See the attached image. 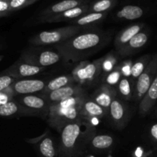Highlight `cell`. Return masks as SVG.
<instances>
[{"instance_id":"obj_1","label":"cell","mask_w":157,"mask_h":157,"mask_svg":"<svg viewBox=\"0 0 157 157\" xmlns=\"http://www.w3.org/2000/svg\"><path fill=\"white\" fill-rule=\"evenodd\" d=\"M58 131L61 135L60 150L64 156H73L90 144L95 128L90 121L81 117L64 124Z\"/></svg>"},{"instance_id":"obj_2","label":"cell","mask_w":157,"mask_h":157,"mask_svg":"<svg viewBox=\"0 0 157 157\" xmlns=\"http://www.w3.org/2000/svg\"><path fill=\"white\" fill-rule=\"evenodd\" d=\"M104 33L98 31H82L67 41L55 45V48L66 61H76L103 45Z\"/></svg>"},{"instance_id":"obj_3","label":"cell","mask_w":157,"mask_h":157,"mask_svg":"<svg viewBox=\"0 0 157 157\" xmlns=\"http://www.w3.org/2000/svg\"><path fill=\"white\" fill-rule=\"evenodd\" d=\"M83 31L81 27L71 25L61 29H53L52 31H44L34 35L29 41L35 46L58 44L67 41Z\"/></svg>"},{"instance_id":"obj_4","label":"cell","mask_w":157,"mask_h":157,"mask_svg":"<svg viewBox=\"0 0 157 157\" xmlns=\"http://www.w3.org/2000/svg\"><path fill=\"white\" fill-rule=\"evenodd\" d=\"M104 58L93 62L83 61L72 71V76L75 83L83 86H90L95 84L102 73V64Z\"/></svg>"},{"instance_id":"obj_5","label":"cell","mask_w":157,"mask_h":157,"mask_svg":"<svg viewBox=\"0 0 157 157\" xmlns=\"http://www.w3.org/2000/svg\"><path fill=\"white\" fill-rule=\"evenodd\" d=\"M81 117L80 107H61L56 104L51 105L48 114V121L50 126L58 130L64 124L77 121Z\"/></svg>"},{"instance_id":"obj_6","label":"cell","mask_w":157,"mask_h":157,"mask_svg":"<svg viewBox=\"0 0 157 157\" xmlns=\"http://www.w3.org/2000/svg\"><path fill=\"white\" fill-rule=\"evenodd\" d=\"M15 100L29 115L48 116L50 110V104L42 95H18Z\"/></svg>"},{"instance_id":"obj_7","label":"cell","mask_w":157,"mask_h":157,"mask_svg":"<svg viewBox=\"0 0 157 157\" xmlns=\"http://www.w3.org/2000/svg\"><path fill=\"white\" fill-rule=\"evenodd\" d=\"M157 75V54L153 55L144 71L135 83L134 97L136 101L140 102Z\"/></svg>"},{"instance_id":"obj_8","label":"cell","mask_w":157,"mask_h":157,"mask_svg":"<svg viewBox=\"0 0 157 157\" xmlns=\"http://www.w3.org/2000/svg\"><path fill=\"white\" fill-rule=\"evenodd\" d=\"M21 58L32 64L45 67L59 62L62 59V56L58 51L55 52L52 50H41L36 52L33 49V51L25 52L21 55Z\"/></svg>"},{"instance_id":"obj_9","label":"cell","mask_w":157,"mask_h":157,"mask_svg":"<svg viewBox=\"0 0 157 157\" xmlns=\"http://www.w3.org/2000/svg\"><path fill=\"white\" fill-rule=\"evenodd\" d=\"M47 83L40 79H17L10 88L14 95L35 94L42 92Z\"/></svg>"},{"instance_id":"obj_10","label":"cell","mask_w":157,"mask_h":157,"mask_svg":"<svg viewBox=\"0 0 157 157\" xmlns=\"http://www.w3.org/2000/svg\"><path fill=\"white\" fill-rule=\"evenodd\" d=\"M43 70L44 67L31 64L30 62L21 58L19 61L15 62L13 65L7 69L6 72L8 75L14 77L16 79H21L38 75L43 71Z\"/></svg>"},{"instance_id":"obj_11","label":"cell","mask_w":157,"mask_h":157,"mask_svg":"<svg viewBox=\"0 0 157 157\" xmlns=\"http://www.w3.org/2000/svg\"><path fill=\"white\" fill-rule=\"evenodd\" d=\"M83 94H85V90L83 88V87L75 82L64 87H61L58 90H54L48 94L42 95V96L48 101L50 105H52V104H57L60 101H64L67 98H71L76 95Z\"/></svg>"},{"instance_id":"obj_12","label":"cell","mask_w":157,"mask_h":157,"mask_svg":"<svg viewBox=\"0 0 157 157\" xmlns=\"http://www.w3.org/2000/svg\"><path fill=\"white\" fill-rule=\"evenodd\" d=\"M80 113L82 117L91 122L92 120H100L108 113L106 109L97 104L91 98L86 97L80 107Z\"/></svg>"},{"instance_id":"obj_13","label":"cell","mask_w":157,"mask_h":157,"mask_svg":"<svg viewBox=\"0 0 157 157\" xmlns=\"http://www.w3.org/2000/svg\"><path fill=\"white\" fill-rule=\"evenodd\" d=\"M108 113L117 127H124L128 121V110L126 104L117 97L112 101L108 110Z\"/></svg>"},{"instance_id":"obj_14","label":"cell","mask_w":157,"mask_h":157,"mask_svg":"<svg viewBox=\"0 0 157 157\" xmlns=\"http://www.w3.org/2000/svg\"><path fill=\"white\" fill-rule=\"evenodd\" d=\"M116 97L117 90L114 87H112L107 84H103L101 87L95 90L91 98L97 104L101 105L108 111L112 101Z\"/></svg>"},{"instance_id":"obj_15","label":"cell","mask_w":157,"mask_h":157,"mask_svg":"<svg viewBox=\"0 0 157 157\" xmlns=\"http://www.w3.org/2000/svg\"><path fill=\"white\" fill-rule=\"evenodd\" d=\"M157 101V75L153 83L149 87L139 105V114L141 117H145L148 114Z\"/></svg>"},{"instance_id":"obj_16","label":"cell","mask_w":157,"mask_h":157,"mask_svg":"<svg viewBox=\"0 0 157 157\" xmlns=\"http://www.w3.org/2000/svg\"><path fill=\"white\" fill-rule=\"evenodd\" d=\"M149 37H150V35L148 32L147 31L142 30L139 33L136 34L133 38H132L128 44L124 46L118 53L121 56H127V55H131L133 52L140 50L145 44H147V43L148 42Z\"/></svg>"},{"instance_id":"obj_17","label":"cell","mask_w":157,"mask_h":157,"mask_svg":"<svg viewBox=\"0 0 157 157\" xmlns=\"http://www.w3.org/2000/svg\"><path fill=\"white\" fill-rule=\"evenodd\" d=\"M144 27V25L142 23H137V24L132 25L129 27L126 28L123 31H121L116 37L115 39V47L118 52L128 44L129 41L132 39V38L135 36L137 33L143 30V28Z\"/></svg>"},{"instance_id":"obj_18","label":"cell","mask_w":157,"mask_h":157,"mask_svg":"<svg viewBox=\"0 0 157 157\" xmlns=\"http://www.w3.org/2000/svg\"><path fill=\"white\" fill-rule=\"evenodd\" d=\"M75 80L72 75H61V76L57 77L49 81L46 84L44 90L41 92V95H45L54 90H58V89L64 87L65 86L69 85L71 84L75 83Z\"/></svg>"},{"instance_id":"obj_19","label":"cell","mask_w":157,"mask_h":157,"mask_svg":"<svg viewBox=\"0 0 157 157\" xmlns=\"http://www.w3.org/2000/svg\"><path fill=\"white\" fill-rule=\"evenodd\" d=\"M134 83L130 78L123 76L117 84V90L121 98L125 101H130L134 97Z\"/></svg>"},{"instance_id":"obj_20","label":"cell","mask_w":157,"mask_h":157,"mask_svg":"<svg viewBox=\"0 0 157 157\" xmlns=\"http://www.w3.org/2000/svg\"><path fill=\"white\" fill-rule=\"evenodd\" d=\"M15 115H29L23 107L15 99L0 106V117L15 116Z\"/></svg>"},{"instance_id":"obj_21","label":"cell","mask_w":157,"mask_h":157,"mask_svg":"<svg viewBox=\"0 0 157 157\" xmlns=\"http://www.w3.org/2000/svg\"><path fill=\"white\" fill-rule=\"evenodd\" d=\"M114 140L111 136L107 134L94 135L90 141L92 148L98 150H104L110 149L113 146Z\"/></svg>"},{"instance_id":"obj_22","label":"cell","mask_w":157,"mask_h":157,"mask_svg":"<svg viewBox=\"0 0 157 157\" xmlns=\"http://www.w3.org/2000/svg\"><path fill=\"white\" fill-rule=\"evenodd\" d=\"M86 12L85 7H81V6H78L76 8L67 10L66 12H62L58 15H54L49 18L48 19L46 20V21L48 22H54V21H65V20L69 19H74V18H78L81 16L83 13Z\"/></svg>"},{"instance_id":"obj_23","label":"cell","mask_w":157,"mask_h":157,"mask_svg":"<svg viewBox=\"0 0 157 157\" xmlns=\"http://www.w3.org/2000/svg\"><path fill=\"white\" fill-rule=\"evenodd\" d=\"M152 57L150 55H147L142 56L140 58L137 60L134 64L132 65L131 74H130V79L133 83H136V80L138 79L141 74L144 71L147 66L150 63Z\"/></svg>"},{"instance_id":"obj_24","label":"cell","mask_w":157,"mask_h":157,"mask_svg":"<svg viewBox=\"0 0 157 157\" xmlns=\"http://www.w3.org/2000/svg\"><path fill=\"white\" fill-rule=\"evenodd\" d=\"M144 15V10L136 6H126L119 11L117 16L120 18L127 20H135L141 18Z\"/></svg>"},{"instance_id":"obj_25","label":"cell","mask_w":157,"mask_h":157,"mask_svg":"<svg viewBox=\"0 0 157 157\" xmlns=\"http://www.w3.org/2000/svg\"><path fill=\"white\" fill-rule=\"evenodd\" d=\"M79 5L80 2L78 1V0H64V1H61L52 6L50 8L48 12H46V14L47 15H48V14L54 15L55 14V15H56L66 12L67 10L74 9V8L78 7Z\"/></svg>"},{"instance_id":"obj_26","label":"cell","mask_w":157,"mask_h":157,"mask_svg":"<svg viewBox=\"0 0 157 157\" xmlns=\"http://www.w3.org/2000/svg\"><path fill=\"white\" fill-rule=\"evenodd\" d=\"M38 150L43 157H56L57 151L53 140L49 136L43 138L38 144Z\"/></svg>"},{"instance_id":"obj_27","label":"cell","mask_w":157,"mask_h":157,"mask_svg":"<svg viewBox=\"0 0 157 157\" xmlns=\"http://www.w3.org/2000/svg\"><path fill=\"white\" fill-rule=\"evenodd\" d=\"M104 18V13H98V12H90L87 15H83L78 18L76 21H74V24L76 26L82 27V26L88 25L97 23Z\"/></svg>"},{"instance_id":"obj_28","label":"cell","mask_w":157,"mask_h":157,"mask_svg":"<svg viewBox=\"0 0 157 157\" xmlns=\"http://www.w3.org/2000/svg\"><path fill=\"white\" fill-rule=\"evenodd\" d=\"M122 77L123 74L122 71H121V67L118 66V67H114L111 71H110L105 75L104 84H107L108 85L112 86V87L117 86L118 83L121 81Z\"/></svg>"},{"instance_id":"obj_29","label":"cell","mask_w":157,"mask_h":157,"mask_svg":"<svg viewBox=\"0 0 157 157\" xmlns=\"http://www.w3.org/2000/svg\"><path fill=\"white\" fill-rule=\"evenodd\" d=\"M113 5L112 0H100L97 2L93 6H92V11L93 12H98V13H103V12L107 11Z\"/></svg>"},{"instance_id":"obj_30","label":"cell","mask_w":157,"mask_h":157,"mask_svg":"<svg viewBox=\"0 0 157 157\" xmlns=\"http://www.w3.org/2000/svg\"><path fill=\"white\" fill-rule=\"evenodd\" d=\"M16 80V78L8 75V74L0 75V91H4L9 87H11V85Z\"/></svg>"},{"instance_id":"obj_31","label":"cell","mask_w":157,"mask_h":157,"mask_svg":"<svg viewBox=\"0 0 157 157\" xmlns=\"http://www.w3.org/2000/svg\"><path fill=\"white\" fill-rule=\"evenodd\" d=\"M116 58L112 55H107L105 58H104L102 64V72L107 74L111 71L114 68L113 66L116 64Z\"/></svg>"},{"instance_id":"obj_32","label":"cell","mask_w":157,"mask_h":157,"mask_svg":"<svg viewBox=\"0 0 157 157\" xmlns=\"http://www.w3.org/2000/svg\"><path fill=\"white\" fill-rule=\"evenodd\" d=\"M29 3V0H9V1L11 12L13 10L21 9V7L26 6Z\"/></svg>"},{"instance_id":"obj_33","label":"cell","mask_w":157,"mask_h":157,"mask_svg":"<svg viewBox=\"0 0 157 157\" xmlns=\"http://www.w3.org/2000/svg\"><path fill=\"white\" fill-rule=\"evenodd\" d=\"M150 135L152 140L157 144V124H154L150 127Z\"/></svg>"},{"instance_id":"obj_34","label":"cell","mask_w":157,"mask_h":157,"mask_svg":"<svg viewBox=\"0 0 157 157\" xmlns=\"http://www.w3.org/2000/svg\"><path fill=\"white\" fill-rule=\"evenodd\" d=\"M0 1H9V0H0Z\"/></svg>"},{"instance_id":"obj_35","label":"cell","mask_w":157,"mask_h":157,"mask_svg":"<svg viewBox=\"0 0 157 157\" xmlns=\"http://www.w3.org/2000/svg\"><path fill=\"white\" fill-rule=\"evenodd\" d=\"M1 58H2V57H0V59H1Z\"/></svg>"},{"instance_id":"obj_36","label":"cell","mask_w":157,"mask_h":157,"mask_svg":"<svg viewBox=\"0 0 157 157\" xmlns=\"http://www.w3.org/2000/svg\"><path fill=\"white\" fill-rule=\"evenodd\" d=\"M156 113H157V110H156Z\"/></svg>"}]
</instances>
